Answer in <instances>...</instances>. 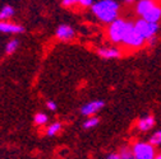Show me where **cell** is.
Here are the masks:
<instances>
[{
  "instance_id": "5bb4252c",
  "label": "cell",
  "mask_w": 161,
  "mask_h": 159,
  "mask_svg": "<svg viewBox=\"0 0 161 159\" xmlns=\"http://www.w3.org/2000/svg\"><path fill=\"white\" fill-rule=\"evenodd\" d=\"M150 144L152 146H157V145H161V130L158 131H155L151 137H150Z\"/></svg>"
},
{
  "instance_id": "9a60e30c",
  "label": "cell",
  "mask_w": 161,
  "mask_h": 159,
  "mask_svg": "<svg viewBox=\"0 0 161 159\" xmlns=\"http://www.w3.org/2000/svg\"><path fill=\"white\" fill-rule=\"evenodd\" d=\"M120 156H122V159H134L133 150L129 148H123L120 150Z\"/></svg>"
},
{
  "instance_id": "4fadbf2b",
  "label": "cell",
  "mask_w": 161,
  "mask_h": 159,
  "mask_svg": "<svg viewBox=\"0 0 161 159\" xmlns=\"http://www.w3.org/2000/svg\"><path fill=\"white\" fill-rule=\"evenodd\" d=\"M13 14H14V9H13L12 7H9V5L4 7V8L2 9V12H0V21H4V19L10 18Z\"/></svg>"
},
{
  "instance_id": "ba28073f",
  "label": "cell",
  "mask_w": 161,
  "mask_h": 159,
  "mask_svg": "<svg viewBox=\"0 0 161 159\" xmlns=\"http://www.w3.org/2000/svg\"><path fill=\"white\" fill-rule=\"evenodd\" d=\"M157 3L153 2V0H141L136 4V13L141 17H143L151 8H153Z\"/></svg>"
},
{
  "instance_id": "44dd1931",
  "label": "cell",
  "mask_w": 161,
  "mask_h": 159,
  "mask_svg": "<svg viewBox=\"0 0 161 159\" xmlns=\"http://www.w3.org/2000/svg\"><path fill=\"white\" fill-rule=\"evenodd\" d=\"M75 3H77L75 0H63L62 5H64V7H70V5H74Z\"/></svg>"
},
{
  "instance_id": "9c48e42d",
  "label": "cell",
  "mask_w": 161,
  "mask_h": 159,
  "mask_svg": "<svg viewBox=\"0 0 161 159\" xmlns=\"http://www.w3.org/2000/svg\"><path fill=\"white\" fill-rule=\"evenodd\" d=\"M56 36L59 39H64V41H68V39H72L74 37V31L70 26L67 24H62L59 26V28L56 29Z\"/></svg>"
},
{
  "instance_id": "3957f363",
  "label": "cell",
  "mask_w": 161,
  "mask_h": 159,
  "mask_svg": "<svg viewBox=\"0 0 161 159\" xmlns=\"http://www.w3.org/2000/svg\"><path fill=\"white\" fill-rule=\"evenodd\" d=\"M132 150L134 154V159H155L157 155L155 146H152L150 143H136Z\"/></svg>"
},
{
  "instance_id": "8fae6325",
  "label": "cell",
  "mask_w": 161,
  "mask_h": 159,
  "mask_svg": "<svg viewBox=\"0 0 161 159\" xmlns=\"http://www.w3.org/2000/svg\"><path fill=\"white\" fill-rule=\"evenodd\" d=\"M137 126L141 131H148L155 126V118L152 116H145L142 118H139Z\"/></svg>"
},
{
  "instance_id": "ac0fdd59",
  "label": "cell",
  "mask_w": 161,
  "mask_h": 159,
  "mask_svg": "<svg viewBox=\"0 0 161 159\" xmlns=\"http://www.w3.org/2000/svg\"><path fill=\"white\" fill-rule=\"evenodd\" d=\"M17 47H18V41L17 39H12V41L7 45V47H5V51H7V54H13L15 50H17Z\"/></svg>"
},
{
  "instance_id": "6da1fadb",
  "label": "cell",
  "mask_w": 161,
  "mask_h": 159,
  "mask_svg": "<svg viewBox=\"0 0 161 159\" xmlns=\"http://www.w3.org/2000/svg\"><path fill=\"white\" fill-rule=\"evenodd\" d=\"M119 3L114 0H103L97 2L92 7L93 14L105 23H113L118 19V12H119Z\"/></svg>"
},
{
  "instance_id": "7402d4cb",
  "label": "cell",
  "mask_w": 161,
  "mask_h": 159,
  "mask_svg": "<svg viewBox=\"0 0 161 159\" xmlns=\"http://www.w3.org/2000/svg\"><path fill=\"white\" fill-rule=\"evenodd\" d=\"M46 106H47L49 110H51V111H55V110H56V103L53 102V101H49V102L46 103Z\"/></svg>"
},
{
  "instance_id": "277c9868",
  "label": "cell",
  "mask_w": 161,
  "mask_h": 159,
  "mask_svg": "<svg viewBox=\"0 0 161 159\" xmlns=\"http://www.w3.org/2000/svg\"><path fill=\"white\" fill-rule=\"evenodd\" d=\"M134 28L138 31V33L142 36L146 41L150 38H152V37H155L156 33L158 32V24L146 22L142 18L138 19V21L134 23Z\"/></svg>"
},
{
  "instance_id": "30bf717a",
  "label": "cell",
  "mask_w": 161,
  "mask_h": 159,
  "mask_svg": "<svg viewBox=\"0 0 161 159\" xmlns=\"http://www.w3.org/2000/svg\"><path fill=\"white\" fill-rule=\"evenodd\" d=\"M97 52L104 59H118L122 56V52L115 47H100Z\"/></svg>"
},
{
  "instance_id": "d6986e66",
  "label": "cell",
  "mask_w": 161,
  "mask_h": 159,
  "mask_svg": "<svg viewBox=\"0 0 161 159\" xmlns=\"http://www.w3.org/2000/svg\"><path fill=\"white\" fill-rule=\"evenodd\" d=\"M46 121H47V116L45 113H37L35 116V122L37 125H44Z\"/></svg>"
},
{
  "instance_id": "cb8c5ba5",
  "label": "cell",
  "mask_w": 161,
  "mask_h": 159,
  "mask_svg": "<svg viewBox=\"0 0 161 159\" xmlns=\"http://www.w3.org/2000/svg\"><path fill=\"white\" fill-rule=\"evenodd\" d=\"M106 159H122V156H120V154H115L114 153V154H110Z\"/></svg>"
},
{
  "instance_id": "e0dca14e",
  "label": "cell",
  "mask_w": 161,
  "mask_h": 159,
  "mask_svg": "<svg viewBox=\"0 0 161 159\" xmlns=\"http://www.w3.org/2000/svg\"><path fill=\"white\" fill-rule=\"evenodd\" d=\"M60 129H62V125H60L59 122H55V124H53V125L49 126V129H47V135H49V136H54Z\"/></svg>"
},
{
  "instance_id": "8992f818",
  "label": "cell",
  "mask_w": 161,
  "mask_h": 159,
  "mask_svg": "<svg viewBox=\"0 0 161 159\" xmlns=\"http://www.w3.org/2000/svg\"><path fill=\"white\" fill-rule=\"evenodd\" d=\"M142 19H145L146 22H150V23H156V24H158V21L161 19V7H160V4L157 3L153 8H151V9L142 17Z\"/></svg>"
},
{
  "instance_id": "2e32d148",
  "label": "cell",
  "mask_w": 161,
  "mask_h": 159,
  "mask_svg": "<svg viewBox=\"0 0 161 159\" xmlns=\"http://www.w3.org/2000/svg\"><path fill=\"white\" fill-rule=\"evenodd\" d=\"M98 118L97 117H91V118H88V120H86L85 121V124H83V127L85 129H91V127H95L97 124H98Z\"/></svg>"
},
{
  "instance_id": "d4e9b609",
  "label": "cell",
  "mask_w": 161,
  "mask_h": 159,
  "mask_svg": "<svg viewBox=\"0 0 161 159\" xmlns=\"http://www.w3.org/2000/svg\"><path fill=\"white\" fill-rule=\"evenodd\" d=\"M155 159H161V154H157V155H156V158H155Z\"/></svg>"
},
{
  "instance_id": "52a82bcc",
  "label": "cell",
  "mask_w": 161,
  "mask_h": 159,
  "mask_svg": "<svg viewBox=\"0 0 161 159\" xmlns=\"http://www.w3.org/2000/svg\"><path fill=\"white\" fill-rule=\"evenodd\" d=\"M105 106V103L103 101H93V102H90L87 105H85L82 108H80V112L86 116H92L93 113L98 112L103 107Z\"/></svg>"
},
{
  "instance_id": "7a4b0ae2",
  "label": "cell",
  "mask_w": 161,
  "mask_h": 159,
  "mask_svg": "<svg viewBox=\"0 0 161 159\" xmlns=\"http://www.w3.org/2000/svg\"><path fill=\"white\" fill-rule=\"evenodd\" d=\"M133 26H134V23L127 22V21H124V19L118 18L115 22H113V23L109 26V29H108V34H109L110 41L114 42V44L123 42V39H124L127 32H128Z\"/></svg>"
},
{
  "instance_id": "5b68a950",
  "label": "cell",
  "mask_w": 161,
  "mask_h": 159,
  "mask_svg": "<svg viewBox=\"0 0 161 159\" xmlns=\"http://www.w3.org/2000/svg\"><path fill=\"white\" fill-rule=\"evenodd\" d=\"M145 41H146V39L138 33V31L133 26L127 32V34H125V37H124L122 44H124L125 46L132 47V49H139V47H142L145 45Z\"/></svg>"
},
{
  "instance_id": "7c38bea8",
  "label": "cell",
  "mask_w": 161,
  "mask_h": 159,
  "mask_svg": "<svg viewBox=\"0 0 161 159\" xmlns=\"http://www.w3.org/2000/svg\"><path fill=\"white\" fill-rule=\"evenodd\" d=\"M25 28L18 26V24H13V23H8V22H0V32L4 33H21L23 32Z\"/></svg>"
},
{
  "instance_id": "603a6c76",
  "label": "cell",
  "mask_w": 161,
  "mask_h": 159,
  "mask_svg": "<svg viewBox=\"0 0 161 159\" xmlns=\"http://www.w3.org/2000/svg\"><path fill=\"white\" fill-rule=\"evenodd\" d=\"M147 41H148V45L150 46H153L156 42H157V37L155 36V37H152V38H150V39H147Z\"/></svg>"
},
{
  "instance_id": "ffe728a7",
  "label": "cell",
  "mask_w": 161,
  "mask_h": 159,
  "mask_svg": "<svg viewBox=\"0 0 161 159\" xmlns=\"http://www.w3.org/2000/svg\"><path fill=\"white\" fill-rule=\"evenodd\" d=\"M82 7H93V2L92 0H79L78 2Z\"/></svg>"
}]
</instances>
